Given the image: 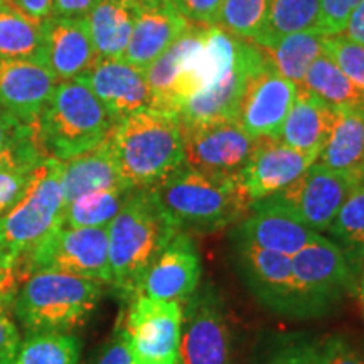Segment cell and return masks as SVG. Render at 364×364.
Instances as JSON below:
<instances>
[{
	"label": "cell",
	"instance_id": "cell-36",
	"mask_svg": "<svg viewBox=\"0 0 364 364\" xmlns=\"http://www.w3.org/2000/svg\"><path fill=\"white\" fill-rule=\"evenodd\" d=\"M268 0H225L218 26L235 38L258 44L267 26Z\"/></svg>",
	"mask_w": 364,
	"mask_h": 364
},
{
	"label": "cell",
	"instance_id": "cell-49",
	"mask_svg": "<svg viewBox=\"0 0 364 364\" xmlns=\"http://www.w3.org/2000/svg\"><path fill=\"white\" fill-rule=\"evenodd\" d=\"M344 38L356 41V43L364 44V0L358 4V7L354 9V12L349 17L346 29L343 31Z\"/></svg>",
	"mask_w": 364,
	"mask_h": 364
},
{
	"label": "cell",
	"instance_id": "cell-50",
	"mask_svg": "<svg viewBox=\"0 0 364 364\" xmlns=\"http://www.w3.org/2000/svg\"><path fill=\"white\" fill-rule=\"evenodd\" d=\"M346 257L351 262L353 268H359V270L364 272V247L346 250Z\"/></svg>",
	"mask_w": 364,
	"mask_h": 364
},
{
	"label": "cell",
	"instance_id": "cell-5",
	"mask_svg": "<svg viewBox=\"0 0 364 364\" xmlns=\"http://www.w3.org/2000/svg\"><path fill=\"white\" fill-rule=\"evenodd\" d=\"M113 120L103 103L81 78L59 81L38 118L44 152L70 161L98 147L112 134Z\"/></svg>",
	"mask_w": 364,
	"mask_h": 364
},
{
	"label": "cell",
	"instance_id": "cell-19",
	"mask_svg": "<svg viewBox=\"0 0 364 364\" xmlns=\"http://www.w3.org/2000/svg\"><path fill=\"white\" fill-rule=\"evenodd\" d=\"M80 78L97 95L115 124L130 113L157 108L145 71L132 66L125 59H100Z\"/></svg>",
	"mask_w": 364,
	"mask_h": 364
},
{
	"label": "cell",
	"instance_id": "cell-20",
	"mask_svg": "<svg viewBox=\"0 0 364 364\" xmlns=\"http://www.w3.org/2000/svg\"><path fill=\"white\" fill-rule=\"evenodd\" d=\"M191 26L193 22L169 0L136 2L134 31L124 59L132 66L145 71L186 31H189Z\"/></svg>",
	"mask_w": 364,
	"mask_h": 364
},
{
	"label": "cell",
	"instance_id": "cell-24",
	"mask_svg": "<svg viewBox=\"0 0 364 364\" xmlns=\"http://www.w3.org/2000/svg\"><path fill=\"white\" fill-rule=\"evenodd\" d=\"M316 162L353 182L364 181L363 108H336L329 136Z\"/></svg>",
	"mask_w": 364,
	"mask_h": 364
},
{
	"label": "cell",
	"instance_id": "cell-29",
	"mask_svg": "<svg viewBox=\"0 0 364 364\" xmlns=\"http://www.w3.org/2000/svg\"><path fill=\"white\" fill-rule=\"evenodd\" d=\"M206 27L193 24L174 44L162 53L156 61L145 70V80L156 98L159 110H171V95L179 80L186 61L194 49L201 44ZM172 112V110H171Z\"/></svg>",
	"mask_w": 364,
	"mask_h": 364
},
{
	"label": "cell",
	"instance_id": "cell-25",
	"mask_svg": "<svg viewBox=\"0 0 364 364\" xmlns=\"http://www.w3.org/2000/svg\"><path fill=\"white\" fill-rule=\"evenodd\" d=\"M334 115L336 108L324 100L311 91L297 88V97L282 129L280 139L299 152L317 159L329 136Z\"/></svg>",
	"mask_w": 364,
	"mask_h": 364
},
{
	"label": "cell",
	"instance_id": "cell-44",
	"mask_svg": "<svg viewBox=\"0 0 364 364\" xmlns=\"http://www.w3.org/2000/svg\"><path fill=\"white\" fill-rule=\"evenodd\" d=\"M31 172L0 169V216H4L19 199Z\"/></svg>",
	"mask_w": 364,
	"mask_h": 364
},
{
	"label": "cell",
	"instance_id": "cell-11",
	"mask_svg": "<svg viewBox=\"0 0 364 364\" xmlns=\"http://www.w3.org/2000/svg\"><path fill=\"white\" fill-rule=\"evenodd\" d=\"M124 327L135 364H177L182 304L139 295L129 304Z\"/></svg>",
	"mask_w": 364,
	"mask_h": 364
},
{
	"label": "cell",
	"instance_id": "cell-33",
	"mask_svg": "<svg viewBox=\"0 0 364 364\" xmlns=\"http://www.w3.org/2000/svg\"><path fill=\"white\" fill-rule=\"evenodd\" d=\"M80 353L73 332H26L11 364H78Z\"/></svg>",
	"mask_w": 364,
	"mask_h": 364
},
{
	"label": "cell",
	"instance_id": "cell-37",
	"mask_svg": "<svg viewBox=\"0 0 364 364\" xmlns=\"http://www.w3.org/2000/svg\"><path fill=\"white\" fill-rule=\"evenodd\" d=\"M327 231L346 250L364 247V181L353 186Z\"/></svg>",
	"mask_w": 364,
	"mask_h": 364
},
{
	"label": "cell",
	"instance_id": "cell-34",
	"mask_svg": "<svg viewBox=\"0 0 364 364\" xmlns=\"http://www.w3.org/2000/svg\"><path fill=\"white\" fill-rule=\"evenodd\" d=\"M130 188L91 191L65 206V225L73 228H108L132 194Z\"/></svg>",
	"mask_w": 364,
	"mask_h": 364
},
{
	"label": "cell",
	"instance_id": "cell-17",
	"mask_svg": "<svg viewBox=\"0 0 364 364\" xmlns=\"http://www.w3.org/2000/svg\"><path fill=\"white\" fill-rule=\"evenodd\" d=\"M316 161V157L299 152L282 139H257L238 181L252 203H257L287 188Z\"/></svg>",
	"mask_w": 364,
	"mask_h": 364
},
{
	"label": "cell",
	"instance_id": "cell-22",
	"mask_svg": "<svg viewBox=\"0 0 364 364\" xmlns=\"http://www.w3.org/2000/svg\"><path fill=\"white\" fill-rule=\"evenodd\" d=\"M43 65L59 81L80 78L100 61L86 19L51 17L43 24Z\"/></svg>",
	"mask_w": 364,
	"mask_h": 364
},
{
	"label": "cell",
	"instance_id": "cell-10",
	"mask_svg": "<svg viewBox=\"0 0 364 364\" xmlns=\"http://www.w3.org/2000/svg\"><path fill=\"white\" fill-rule=\"evenodd\" d=\"M233 331L215 287L198 289L182 306L177 364H231Z\"/></svg>",
	"mask_w": 364,
	"mask_h": 364
},
{
	"label": "cell",
	"instance_id": "cell-3",
	"mask_svg": "<svg viewBox=\"0 0 364 364\" xmlns=\"http://www.w3.org/2000/svg\"><path fill=\"white\" fill-rule=\"evenodd\" d=\"M154 191L176 228L184 233H213L233 226L253 203L236 177H215L184 166Z\"/></svg>",
	"mask_w": 364,
	"mask_h": 364
},
{
	"label": "cell",
	"instance_id": "cell-48",
	"mask_svg": "<svg viewBox=\"0 0 364 364\" xmlns=\"http://www.w3.org/2000/svg\"><path fill=\"white\" fill-rule=\"evenodd\" d=\"M11 2L26 17L38 22V24H44L46 21L53 17L54 0H11Z\"/></svg>",
	"mask_w": 364,
	"mask_h": 364
},
{
	"label": "cell",
	"instance_id": "cell-13",
	"mask_svg": "<svg viewBox=\"0 0 364 364\" xmlns=\"http://www.w3.org/2000/svg\"><path fill=\"white\" fill-rule=\"evenodd\" d=\"M186 166L215 177H236L252 156L255 142L238 122L182 124Z\"/></svg>",
	"mask_w": 364,
	"mask_h": 364
},
{
	"label": "cell",
	"instance_id": "cell-42",
	"mask_svg": "<svg viewBox=\"0 0 364 364\" xmlns=\"http://www.w3.org/2000/svg\"><path fill=\"white\" fill-rule=\"evenodd\" d=\"M88 364H135L124 322H118L112 338L98 349Z\"/></svg>",
	"mask_w": 364,
	"mask_h": 364
},
{
	"label": "cell",
	"instance_id": "cell-35",
	"mask_svg": "<svg viewBox=\"0 0 364 364\" xmlns=\"http://www.w3.org/2000/svg\"><path fill=\"white\" fill-rule=\"evenodd\" d=\"M318 11V0H268L265 33L257 46L267 48L285 36L316 29Z\"/></svg>",
	"mask_w": 364,
	"mask_h": 364
},
{
	"label": "cell",
	"instance_id": "cell-26",
	"mask_svg": "<svg viewBox=\"0 0 364 364\" xmlns=\"http://www.w3.org/2000/svg\"><path fill=\"white\" fill-rule=\"evenodd\" d=\"M129 188L118 172L115 157H113L110 140H105L98 147L65 161L63 167V191L65 203L80 198L91 191ZM132 189V188H130ZM65 204V206H66Z\"/></svg>",
	"mask_w": 364,
	"mask_h": 364
},
{
	"label": "cell",
	"instance_id": "cell-45",
	"mask_svg": "<svg viewBox=\"0 0 364 364\" xmlns=\"http://www.w3.org/2000/svg\"><path fill=\"white\" fill-rule=\"evenodd\" d=\"M225 0H184L182 14L193 24L216 27Z\"/></svg>",
	"mask_w": 364,
	"mask_h": 364
},
{
	"label": "cell",
	"instance_id": "cell-40",
	"mask_svg": "<svg viewBox=\"0 0 364 364\" xmlns=\"http://www.w3.org/2000/svg\"><path fill=\"white\" fill-rule=\"evenodd\" d=\"M361 0H318L321 11L316 29L324 36L343 34L349 17Z\"/></svg>",
	"mask_w": 364,
	"mask_h": 364
},
{
	"label": "cell",
	"instance_id": "cell-18",
	"mask_svg": "<svg viewBox=\"0 0 364 364\" xmlns=\"http://www.w3.org/2000/svg\"><path fill=\"white\" fill-rule=\"evenodd\" d=\"M238 44L240 39L221 27H206L201 44L188 58L172 90L171 110L179 113L191 97L225 78L236 61Z\"/></svg>",
	"mask_w": 364,
	"mask_h": 364
},
{
	"label": "cell",
	"instance_id": "cell-52",
	"mask_svg": "<svg viewBox=\"0 0 364 364\" xmlns=\"http://www.w3.org/2000/svg\"><path fill=\"white\" fill-rule=\"evenodd\" d=\"M363 273V284H361V294H363V300H364V272Z\"/></svg>",
	"mask_w": 364,
	"mask_h": 364
},
{
	"label": "cell",
	"instance_id": "cell-8",
	"mask_svg": "<svg viewBox=\"0 0 364 364\" xmlns=\"http://www.w3.org/2000/svg\"><path fill=\"white\" fill-rule=\"evenodd\" d=\"M292 272L304 317L326 314L354 290V268L346 252L322 235L294 255Z\"/></svg>",
	"mask_w": 364,
	"mask_h": 364
},
{
	"label": "cell",
	"instance_id": "cell-6",
	"mask_svg": "<svg viewBox=\"0 0 364 364\" xmlns=\"http://www.w3.org/2000/svg\"><path fill=\"white\" fill-rule=\"evenodd\" d=\"M65 161L46 157L31 171L14 206L0 216V247L17 257L65 225Z\"/></svg>",
	"mask_w": 364,
	"mask_h": 364
},
{
	"label": "cell",
	"instance_id": "cell-39",
	"mask_svg": "<svg viewBox=\"0 0 364 364\" xmlns=\"http://www.w3.org/2000/svg\"><path fill=\"white\" fill-rule=\"evenodd\" d=\"M24 280L22 257L0 247V311L11 312L17 290Z\"/></svg>",
	"mask_w": 364,
	"mask_h": 364
},
{
	"label": "cell",
	"instance_id": "cell-31",
	"mask_svg": "<svg viewBox=\"0 0 364 364\" xmlns=\"http://www.w3.org/2000/svg\"><path fill=\"white\" fill-rule=\"evenodd\" d=\"M43 24L31 21L11 0H0V58L43 63Z\"/></svg>",
	"mask_w": 364,
	"mask_h": 364
},
{
	"label": "cell",
	"instance_id": "cell-41",
	"mask_svg": "<svg viewBox=\"0 0 364 364\" xmlns=\"http://www.w3.org/2000/svg\"><path fill=\"white\" fill-rule=\"evenodd\" d=\"M321 364H364V354L344 336H329L317 344Z\"/></svg>",
	"mask_w": 364,
	"mask_h": 364
},
{
	"label": "cell",
	"instance_id": "cell-51",
	"mask_svg": "<svg viewBox=\"0 0 364 364\" xmlns=\"http://www.w3.org/2000/svg\"><path fill=\"white\" fill-rule=\"evenodd\" d=\"M172 6H176L182 12V6H184V0H169Z\"/></svg>",
	"mask_w": 364,
	"mask_h": 364
},
{
	"label": "cell",
	"instance_id": "cell-7",
	"mask_svg": "<svg viewBox=\"0 0 364 364\" xmlns=\"http://www.w3.org/2000/svg\"><path fill=\"white\" fill-rule=\"evenodd\" d=\"M24 277L36 272H61L110 284L108 228L59 226L22 255Z\"/></svg>",
	"mask_w": 364,
	"mask_h": 364
},
{
	"label": "cell",
	"instance_id": "cell-46",
	"mask_svg": "<svg viewBox=\"0 0 364 364\" xmlns=\"http://www.w3.org/2000/svg\"><path fill=\"white\" fill-rule=\"evenodd\" d=\"M21 338L19 326L12 312L0 311V364H11Z\"/></svg>",
	"mask_w": 364,
	"mask_h": 364
},
{
	"label": "cell",
	"instance_id": "cell-9",
	"mask_svg": "<svg viewBox=\"0 0 364 364\" xmlns=\"http://www.w3.org/2000/svg\"><path fill=\"white\" fill-rule=\"evenodd\" d=\"M356 182L314 162L306 172L279 193L253 204L279 209L309 230L327 231Z\"/></svg>",
	"mask_w": 364,
	"mask_h": 364
},
{
	"label": "cell",
	"instance_id": "cell-4",
	"mask_svg": "<svg viewBox=\"0 0 364 364\" xmlns=\"http://www.w3.org/2000/svg\"><path fill=\"white\" fill-rule=\"evenodd\" d=\"M105 287L70 273H31L17 290L12 317L24 332H73L97 311Z\"/></svg>",
	"mask_w": 364,
	"mask_h": 364
},
{
	"label": "cell",
	"instance_id": "cell-47",
	"mask_svg": "<svg viewBox=\"0 0 364 364\" xmlns=\"http://www.w3.org/2000/svg\"><path fill=\"white\" fill-rule=\"evenodd\" d=\"M98 0H54L53 17L85 19Z\"/></svg>",
	"mask_w": 364,
	"mask_h": 364
},
{
	"label": "cell",
	"instance_id": "cell-1",
	"mask_svg": "<svg viewBox=\"0 0 364 364\" xmlns=\"http://www.w3.org/2000/svg\"><path fill=\"white\" fill-rule=\"evenodd\" d=\"M177 233L154 188L132 191L108 226V287L117 299L129 306L139 295L145 273Z\"/></svg>",
	"mask_w": 364,
	"mask_h": 364
},
{
	"label": "cell",
	"instance_id": "cell-2",
	"mask_svg": "<svg viewBox=\"0 0 364 364\" xmlns=\"http://www.w3.org/2000/svg\"><path fill=\"white\" fill-rule=\"evenodd\" d=\"M108 140L118 172L132 189L156 188L186 166L177 112L145 108L130 113L117 122Z\"/></svg>",
	"mask_w": 364,
	"mask_h": 364
},
{
	"label": "cell",
	"instance_id": "cell-53",
	"mask_svg": "<svg viewBox=\"0 0 364 364\" xmlns=\"http://www.w3.org/2000/svg\"><path fill=\"white\" fill-rule=\"evenodd\" d=\"M135 2H140V4H147V2H156V0H135Z\"/></svg>",
	"mask_w": 364,
	"mask_h": 364
},
{
	"label": "cell",
	"instance_id": "cell-32",
	"mask_svg": "<svg viewBox=\"0 0 364 364\" xmlns=\"http://www.w3.org/2000/svg\"><path fill=\"white\" fill-rule=\"evenodd\" d=\"M299 88L311 91L332 108H363L364 110V93L348 80V76L326 53H322L312 63Z\"/></svg>",
	"mask_w": 364,
	"mask_h": 364
},
{
	"label": "cell",
	"instance_id": "cell-38",
	"mask_svg": "<svg viewBox=\"0 0 364 364\" xmlns=\"http://www.w3.org/2000/svg\"><path fill=\"white\" fill-rule=\"evenodd\" d=\"M322 49L348 80L364 93V44L344 38L343 34L324 36Z\"/></svg>",
	"mask_w": 364,
	"mask_h": 364
},
{
	"label": "cell",
	"instance_id": "cell-30",
	"mask_svg": "<svg viewBox=\"0 0 364 364\" xmlns=\"http://www.w3.org/2000/svg\"><path fill=\"white\" fill-rule=\"evenodd\" d=\"M322 38L324 34L318 33L317 29H311L285 36L277 43L260 49L265 53L273 68L299 88L312 63L324 53Z\"/></svg>",
	"mask_w": 364,
	"mask_h": 364
},
{
	"label": "cell",
	"instance_id": "cell-27",
	"mask_svg": "<svg viewBox=\"0 0 364 364\" xmlns=\"http://www.w3.org/2000/svg\"><path fill=\"white\" fill-rule=\"evenodd\" d=\"M136 16L135 0H98L85 17L100 59H124Z\"/></svg>",
	"mask_w": 364,
	"mask_h": 364
},
{
	"label": "cell",
	"instance_id": "cell-21",
	"mask_svg": "<svg viewBox=\"0 0 364 364\" xmlns=\"http://www.w3.org/2000/svg\"><path fill=\"white\" fill-rule=\"evenodd\" d=\"M59 80L43 63L0 58V108L29 122H38Z\"/></svg>",
	"mask_w": 364,
	"mask_h": 364
},
{
	"label": "cell",
	"instance_id": "cell-43",
	"mask_svg": "<svg viewBox=\"0 0 364 364\" xmlns=\"http://www.w3.org/2000/svg\"><path fill=\"white\" fill-rule=\"evenodd\" d=\"M265 364H321L317 354V343H299L285 344L284 348L272 353Z\"/></svg>",
	"mask_w": 364,
	"mask_h": 364
},
{
	"label": "cell",
	"instance_id": "cell-23",
	"mask_svg": "<svg viewBox=\"0 0 364 364\" xmlns=\"http://www.w3.org/2000/svg\"><path fill=\"white\" fill-rule=\"evenodd\" d=\"M318 235L279 209L253 204L248 215L236 223L230 238L248 241L258 248L292 258Z\"/></svg>",
	"mask_w": 364,
	"mask_h": 364
},
{
	"label": "cell",
	"instance_id": "cell-16",
	"mask_svg": "<svg viewBox=\"0 0 364 364\" xmlns=\"http://www.w3.org/2000/svg\"><path fill=\"white\" fill-rule=\"evenodd\" d=\"M201 273V255L194 240L179 231L145 273L139 295L182 304L199 289Z\"/></svg>",
	"mask_w": 364,
	"mask_h": 364
},
{
	"label": "cell",
	"instance_id": "cell-15",
	"mask_svg": "<svg viewBox=\"0 0 364 364\" xmlns=\"http://www.w3.org/2000/svg\"><path fill=\"white\" fill-rule=\"evenodd\" d=\"M297 97V86L273 68L270 61L255 73L240 103L238 124L253 140L280 139L282 129Z\"/></svg>",
	"mask_w": 364,
	"mask_h": 364
},
{
	"label": "cell",
	"instance_id": "cell-28",
	"mask_svg": "<svg viewBox=\"0 0 364 364\" xmlns=\"http://www.w3.org/2000/svg\"><path fill=\"white\" fill-rule=\"evenodd\" d=\"M46 157L38 122H29L0 108V169L31 172Z\"/></svg>",
	"mask_w": 364,
	"mask_h": 364
},
{
	"label": "cell",
	"instance_id": "cell-14",
	"mask_svg": "<svg viewBox=\"0 0 364 364\" xmlns=\"http://www.w3.org/2000/svg\"><path fill=\"white\" fill-rule=\"evenodd\" d=\"M267 61L265 53L257 44L240 39L236 61L225 78L211 88L196 93L182 105L179 112L182 124L204 125L216 122H238L245 88Z\"/></svg>",
	"mask_w": 364,
	"mask_h": 364
},
{
	"label": "cell",
	"instance_id": "cell-12",
	"mask_svg": "<svg viewBox=\"0 0 364 364\" xmlns=\"http://www.w3.org/2000/svg\"><path fill=\"white\" fill-rule=\"evenodd\" d=\"M230 240L236 270L262 306L282 316L304 317L294 280L292 258L258 248L248 241Z\"/></svg>",
	"mask_w": 364,
	"mask_h": 364
}]
</instances>
